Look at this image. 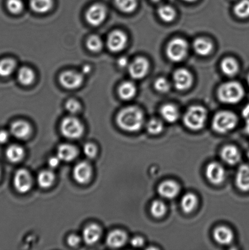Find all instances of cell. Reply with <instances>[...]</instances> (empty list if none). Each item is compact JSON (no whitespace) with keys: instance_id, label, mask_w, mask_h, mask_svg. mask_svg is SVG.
<instances>
[{"instance_id":"obj_1","label":"cell","mask_w":249,"mask_h":250,"mask_svg":"<svg viewBox=\"0 0 249 250\" xmlns=\"http://www.w3.org/2000/svg\"><path fill=\"white\" fill-rule=\"evenodd\" d=\"M117 122L121 129L127 132H137L142 128L144 123V115L139 107H130L118 113Z\"/></svg>"},{"instance_id":"obj_2","label":"cell","mask_w":249,"mask_h":250,"mask_svg":"<svg viewBox=\"0 0 249 250\" xmlns=\"http://www.w3.org/2000/svg\"><path fill=\"white\" fill-rule=\"evenodd\" d=\"M217 95L222 103L236 104L243 99L244 90L243 86L237 82H229L219 88Z\"/></svg>"},{"instance_id":"obj_3","label":"cell","mask_w":249,"mask_h":250,"mask_svg":"<svg viewBox=\"0 0 249 250\" xmlns=\"http://www.w3.org/2000/svg\"><path fill=\"white\" fill-rule=\"evenodd\" d=\"M207 118L205 108L194 106L188 109L183 117V123L188 129L193 131L200 130L204 126Z\"/></svg>"},{"instance_id":"obj_4","label":"cell","mask_w":249,"mask_h":250,"mask_svg":"<svg viewBox=\"0 0 249 250\" xmlns=\"http://www.w3.org/2000/svg\"><path fill=\"white\" fill-rule=\"evenodd\" d=\"M238 122V117L233 112H219L213 119L212 128L217 133L225 134L235 128Z\"/></svg>"},{"instance_id":"obj_5","label":"cell","mask_w":249,"mask_h":250,"mask_svg":"<svg viewBox=\"0 0 249 250\" xmlns=\"http://www.w3.org/2000/svg\"><path fill=\"white\" fill-rule=\"evenodd\" d=\"M60 130L65 138L76 139L81 138L84 132L82 123L74 117H67L62 120Z\"/></svg>"},{"instance_id":"obj_6","label":"cell","mask_w":249,"mask_h":250,"mask_svg":"<svg viewBox=\"0 0 249 250\" xmlns=\"http://www.w3.org/2000/svg\"><path fill=\"white\" fill-rule=\"evenodd\" d=\"M188 50L187 42L180 38H174L166 47V54L173 62L182 61L187 56Z\"/></svg>"},{"instance_id":"obj_7","label":"cell","mask_w":249,"mask_h":250,"mask_svg":"<svg viewBox=\"0 0 249 250\" xmlns=\"http://www.w3.org/2000/svg\"><path fill=\"white\" fill-rule=\"evenodd\" d=\"M226 170L223 166L217 162H212L207 166L205 175L213 184L219 185L226 179Z\"/></svg>"},{"instance_id":"obj_8","label":"cell","mask_w":249,"mask_h":250,"mask_svg":"<svg viewBox=\"0 0 249 250\" xmlns=\"http://www.w3.org/2000/svg\"><path fill=\"white\" fill-rule=\"evenodd\" d=\"M107 17V10L105 6L100 4H95L89 8L86 13L87 21L92 26L101 25Z\"/></svg>"},{"instance_id":"obj_9","label":"cell","mask_w":249,"mask_h":250,"mask_svg":"<svg viewBox=\"0 0 249 250\" xmlns=\"http://www.w3.org/2000/svg\"><path fill=\"white\" fill-rule=\"evenodd\" d=\"M82 74L74 71H65L60 74L59 81L63 87L68 89H75L83 83Z\"/></svg>"},{"instance_id":"obj_10","label":"cell","mask_w":249,"mask_h":250,"mask_svg":"<svg viewBox=\"0 0 249 250\" xmlns=\"http://www.w3.org/2000/svg\"><path fill=\"white\" fill-rule=\"evenodd\" d=\"M16 189L21 194L28 192L32 187L33 180L30 173L25 169L18 170L14 179Z\"/></svg>"},{"instance_id":"obj_11","label":"cell","mask_w":249,"mask_h":250,"mask_svg":"<svg viewBox=\"0 0 249 250\" xmlns=\"http://www.w3.org/2000/svg\"><path fill=\"white\" fill-rule=\"evenodd\" d=\"M127 37L125 34L119 30L113 31L108 36L107 46L112 52L122 51L126 46Z\"/></svg>"},{"instance_id":"obj_12","label":"cell","mask_w":249,"mask_h":250,"mask_svg":"<svg viewBox=\"0 0 249 250\" xmlns=\"http://www.w3.org/2000/svg\"><path fill=\"white\" fill-rule=\"evenodd\" d=\"M149 68V62L146 59L143 57H138L129 65L130 75L134 79H142L146 75Z\"/></svg>"},{"instance_id":"obj_13","label":"cell","mask_w":249,"mask_h":250,"mask_svg":"<svg viewBox=\"0 0 249 250\" xmlns=\"http://www.w3.org/2000/svg\"><path fill=\"white\" fill-rule=\"evenodd\" d=\"M73 178L77 182L84 184L90 181L92 174V170L90 164L87 162H81L75 166L73 172Z\"/></svg>"},{"instance_id":"obj_14","label":"cell","mask_w":249,"mask_h":250,"mask_svg":"<svg viewBox=\"0 0 249 250\" xmlns=\"http://www.w3.org/2000/svg\"><path fill=\"white\" fill-rule=\"evenodd\" d=\"M180 186L173 180H166L160 184L157 191L160 196L165 199H173L180 192Z\"/></svg>"},{"instance_id":"obj_15","label":"cell","mask_w":249,"mask_h":250,"mask_svg":"<svg viewBox=\"0 0 249 250\" xmlns=\"http://www.w3.org/2000/svg\"><path fill=\"white\" fill-rule=\"evenodd\" d=\"M174 82L175 87L179 90H185L189 89L193 84V76L187 70H178L174 74Z\"/></svg>"},{"instance_id":"obj_16","label":"cell","mask_w":249,"mask_h":250,"mask_svg":"<svg viewBox=\"0 0 249 250\" xmlns=\"http://www.w3.org/2000/svg\"><path fill=\"white\" fill-rule=\"evenodd\" d=\"M221 157L224 162L230 165H236L241 161V155L238 149L233 145L225 146L221 151Z\"/></svg>"},{"instance_id":"obj_17","label":"cell","mask_w":249,"mask_h":250,"mask_svg":"<svg viewBox=\"0 0 249 250\" xmlns=\"http://www.w3.org/2000/svg\"><path fill=\"white\" fill-rule=\"evenodd\" d=\"M213 237L215 241L219 244L228 245L233 242L234 234L229 228L226 226H219L214 230Z\"/></svg>"},{"instance_id":"obj_18","label":"cell","mask_w":249,"mask_h":250,"mask_svg":"<svg viewBox=\"0 0 249 250\" xmlns=\"http://www.w3.org/2000/svg\"><path fill=\"white\" fill-rule=\"evenodd\" d=\"M235 183L240 191L249 192V165L243 164L237 170Z\"/></svg>"},{"instance_id":"obj_19","label":"cell","mask_w":249,"mask_h":250,"mask_svg":"<svg viewBox=\"0 0 249 250\" xmlns=\"http://www.w3.org/2000/svg\"><path fill=\"white\" fill-rule=\"evenodd\" d=\"M12 134L18 139H27L30 136L31 128L28 123L19 120L13 123L11 126Z\"/></svg>"},{"instance_id":"obj_20","label":"cell","mask_w":249,"mask_h":250,"mask_svg":"<svg viewBox=\"0 0 249 250\" xmlns=\"http://www.w3.org/2000/svg\"><path fill=\"white\" fill-rule=\"evenodd\" d=\"M127 240V234L122 230H114L108 234L107 237V244L113 249L124 246Z\"/></svg>"},{"instance_id":"obj_21","label":"cell","mask_w":249,"mask_h":250,"mask_svg":"<svg viewBox=\"0 0 249 250\" xmlns=\"http://www.w3.org/2000/svg\"><path fill=\"white\" fill-rule=\"evenodd\" d=\"M101 230L97 225L91 224L85 228L83 231L82 237L86 244L93 245L100 239Z\"/></svg>"},{"instance_id":"obj_22","label":"cell","mask_w":249,"mask_h":250,"mask_svg":"<svg viewBox=\"0 0 249 250\" xmlns=\"http://www.w3.org/2000/svg\"><path fill=\"white\" fill-rule=\"evenodd\" d=\"M77 150L75 146L70 144H62L57 149V156L60 160L65 162H70L76 158Z\"/></svg>"},{"instance_id":"obj_23","label":"cell","mask_w":249,"mask_h":250,"mask_svg":"<svg viewBox=\"0 0 249 250\" xmlns=\"http://www.w3.org/2000/svg\"><path fill=\"white\" fill-rule=\"evenodd\" d=\"M198 204V198L195 194L187 193L183 196L181 199V208L186 214L192 213L196 208Z\"/></svg>"},{"instance_id":"obj_24","label":"cell","mask_w":249,"mask_h":250,"mask_svg":"<svg viewBox=\"0 0 249 250\" xmlns=\"http://www.w3.org/2000/svg\"><path fill=\"white\" fill-rule=\"evenodd\" d=\"M160 114L164 120L169 123H175L179 117V111L175 105L167 104L163 106Z\"/></svg>"},{"instance_id":"obj_25","label":"cell","mask_w":249,"mask_h":250,"mask_svg":"<svg viewBox=\"0 0 249 250\" xmlns=\"http://www.w3.org/2000/svg\"><path fill=\"white\" fill-rule=\"evenodd\" d=\"M193 48L196 53L200 56H207L212 52L213 46L210 41L199 38L195 41Z\"/></svg>"},{"instance_id":"obj_26","label":"cell","mask_w":249,"mask_h":250,"mask_svg":"<svg viewBox=\"0 0 249 250\" xmlns=\"http://www.w3.org/2000/svg\"><path fill=\"white\" fill-rule=\"evenodd\" d=\"M136 86L132 82H124L121 85L118 89L119 95L122 99L129 100L132 99L136 95Z\"/></svg>"},{"instance_id":"obj_27","label":"cell","mask_w":249,"mask_h":250,"mask_svg":"<svg viewBox=\"0 0 249 250\" xmlns=\"http://www.w3.org/2000/svg\"><path fill=\"white\" fill-rule=\"evenodd\" d=\"M53 6V0H31L30 1L31 8L37 13H47L52 9Z\"/></svg>"},{"instance_id":"obj_28","label":"cell","mask_w":249,"mask_h":250,"mask_svg":"<svg viewBox=\"0 0 249 250\" xmlns=\"http://www.w3.org/2000/svg\"><path fill=\"white\" fill-rule=\"evenodd\" d=\"M221 68L223 73L229 76L235 75L239 71L238 62L231 57H227L222 61Z\"/></svg>"},{"instance_id":"obj_29","label":"cell","mask_w":249,"mask_h":250,"mask_svg":"<svg viewBox=\"0 0 249 250\" xmlns=\"http://www.w3.org/2000/svg\"><path fill=\"white\" fill-rule=\"evenodd\" d=\"M6 155L7 158L10 162L16 163L23 160L25 152L21 146L13 145L7 149Z\"/></svg>"},{"instance_id":"obj_30","label":"cell","mask_w":249,"mask_h":250,"mask_svg":"<svg viewBox=\"0 0 249 250\" xmlns=\"http://www.w3.org/2000/svg\"><path fill=\"white\" fill-rule=\"evenodd\" d=\"M18 76L19 82L24 86L31 85L35 79V72L27 67L19 70Z\"/></svg>"},{"instance_id":"obj_31","label":"cell","mask_w":249,"mask_h":250,"mask_svg":"<svg viewBox=\"0 0 249 250\" xmlns=\"http://www.w3.org/2000/svg\"><path fill=\"white\" fill-rule=\"evenodd\" d=\"M54 179V175L52 171L44 170L38 175V184L42 188L47 189L52 186Z\"/></svg>"},{"instance_id":"obj_32","label":"cell","mask_w":249,"mask_h":250,"mask_svg":"<svg viewBox=\"0 0 249 250\" xmlns=\"http://www.w3.org/2000/svg\"><path fill=\"white\" fill-rule=\"evenodd\" d=\"M16 68V63L12 59H4L0 61V76L11 75Z\"/></svg>"},{"instance_id":"obj_33","label":"cell","mask_w":249,"mask_h":250,"mask_svg":"<svg viewBox=\"0 0 249 250\" xmlns=\"http://www.w3.org/2000/svg\"><path fill=\"white\" fill-rule=\"evenodd\" d=\"M116 5L125 13H131L137 7V0H115Z\"/></svg>"},{"instance_id":"obj_34","label":"cell","mask_w":249,"mask_h":250,"mask_svg":"<svg viewBox=\"0 0 249 250\" xmlns=\"http://www.w3.org/2000/svg\"><path fill=\"white\" fill-rule=\"evenodd\" d=\"M150 211L154 217L157 218L163 217L166 213V206L161 200H155L151 204Z\"/></svg>"},{"instance_id":"obj_35","label":"cell","mask_w":249,"mask_h":250,"mask_svg":"<svg viewBox=\"0 0 249 250\" xmlns=\"http://www.w3.org/2000/svg\"><path fill=\"white\" fill-rule=\"evenodd\" d=\"M234 13L239 18H246L249 17V0H241L236 4Z\"/></svg>"},{"instance_id":"obj_36","label":"cell","mask_w":249,"mask_h":250,"mask_svg":"<svg viewBox=\"0 0 249 250\" xmlns=\"http://www.w3.org/2000/svg\"><path fill=\"white\" fill-rule=\"evenodd\" d=\"M158 14L162 20L168 23L175 20L176 18L175 9L169 6H163L159 8Z\"/></svg>"},{"instance_id":"obj_37","label":"cell","mask_w":249,"mask_h":250,"mask_svg":"<svg viewBox=\"0 0 249 250\" xmlns=\"http://www.w3.org/2000/svg\"><path fill=\"white\" fill-rule=\"evenodd\" d=\"M164 128L163 123L160 120L153 119L149 120L147 124V130L152 135H157L163 131Z\"/></svg>"},{"instance_id":"obj_38","label":"cell","mask_w":249,"mask_h":250,"mask_svg":"<svg viewBox=\"0 0 249 250\" xmlns=\"http://www.w3.org/2000/svg\"><path fill=\"white\" fill-rule=\"evenodd\" d=\"M87 47L89 50L93 52H98L103 49V41L98 36H91L88 38Z\"/></svg>"},{"instance_id":"obj_39","label":"cell","mask_w":249,"mask_h":250,"mask_svg":"<svg viewBox=\"0 0 249 250\" xmlns=\"http://www.w3.org/2000/svg\"><path fill=\"white\" fill-rule=\"evenodd\" d=\"M7 8L10 13L14 14H20L23 9V3L21 0H8Z\"/></svg>"},{"instance_id":"obj_40","label":"cell","mask_w":249,"mask_h":250,"mask_svg":"<svg viewBox=\"0 0 249 250\" xmlns=\"http://www.w3.org/2000/svg\"><path fill=\"white\" fill-rule=\"evenodd\" d=\"M154 87L159 92L166 93L170 89V85L167 79L164 78H159L154 83Z\"/></svg>"},{"instance_id":"obj_41","label":"cell","mask_w":249,"mask_h":250,"mask_svg":"<svg viewBox=\"0 0 249 250\" xmlns=\"http://www.w3.org/2000/svg\"><path fill=\"white\" fill-rule=\"evenodd\" d=\"M66 109L71 114H76L80 111L81 109V106L77 100L74 99H70L66 103L65 105Z\"/></svg>"},{"instance_id":"obj_42","label":"cell","mask_w":249,"mask_h":250,"mask_svg":"<svg viewBox=\"0 0 249 250\" xmlns=\"http://www.w3.org/2000/svg\"><path fill=\"white\" fill-rule=\"evenodd\" d=\"M84 153L89 159H93L97 155V148L93 143H86L84 146Z\"/></svg>"},{"instance_id":"obj_43","label":"cell","mask_w":249,"mask_h":250,"mask_svg":"<svg viewBox=\"0 0 249 250\" xmlns=\"http://www.w3.org/2000/svg\"><path fill=\"white\" fill-rule=\"evenodd\" d=\"M81 242V239L76 234L70 235L67 239L68 244L71 247H76Z\"/></svg>"},{"instance_id":"obj_44","label":"cell","mask_w":249,"mask_h":250,"mask_svg":"<svg viewBox=\"0 0 249 250\" xmlns=\"http://www.w3.org/2000/svg\"><path fill=\"white\" fill-rule=\"evenodd\" d=\"M130 244L132 247L135 248H139L143 246L144 244V240L143 238L140 236H137L133 238L130 240Z\"/></svg>"},{"instance_id":"obj_45","label":"cell","mask_w":249,"mask_h":250,"mask_svg":"<svg viewBox=\"0 0 249 250\" xmlns=\"http://www.w3.org/2000/svg\"><path fill=\"white\" fill-rule=\"evenodd\" d=\"M60 161L61 160H60L57 156L56 157H52L50 159L48 164H49L50 167L52 168V169H55V168H57L58 166L59 165Z\"/></svg>"},{"instance_id":"obj_46","label":"cell","mask_w":249,"mask_h":250,"mask_svg":"<svg viewBox=\"0 0 249 250\" xmlns=\"http://www.w3.org/2000/svg\"><path fill=\"white\" fill-rule=\"evenodd\" d=\"M9 135L6 131H0V143H5L8 141Z\"/></svg>"},{"instance_id":"obj_47","label":"cell","mask_w":249,"mask_h":250,"mask_svg":"<svg viewBox=\"0 0 249 250\" xmlns=\"http://www.w3.org/2000/svg\"><path fill=\"white\" fill-rule=\"evenodd\" d=\"M118 64L120 67H122V68H125L127 66H129V61H128V59L125 57H120L118 61Z\"/></svg>"},{"instance_id":"obj_48","label":"cell","mask_w":249,"mask_h":250,"mask_svg":"<svg viewBox=\"0 0 249 250\" xmlns=\"http://www.w3.org/2000/svg\"><path fill=\"white\" fill-rule=\"evenodd\" d=\"M242 115L244 119L246 120V123H249V103L244 107L243 111H242Z\"/></svg>"},{"instance_id":"obj_49","label":"cell","mask_w":249,"mask_h":250,"mask_svg":"<svg viewBox=\"0 0 249 250\" xmlns=\"http://www.w3.org/2000/svg\"><path fill=\"white\" fill-rule=\"evenodd\" d=\"M91 71L90 67L87 65V66H84L83 69H82V71H83L84 73L88 74Z\"/></svg>"},{"instance_id":"obj_50","label":"cell","mask_w":249,"mask_h":250,"mask_svg":"<svg viewBox=\"0 0 249 250\" xmlns=\"http://www.w3.org/2000/svg\"><path fill=\"white\" fill-rule=\"evenodd\" d=\"M183 1H187V2H194L196 1V0H183Z\"/></svg>"},{"instance_id":"obj_51","label":"cell","mask_w":249,"mask_h":250,"mask_svg":"<svg viewBox=\"0 0 249 250\" xmlns=\"http://www.w3.org/2000/svg\"><path fill=\"white\" fill-rule=\"evenodd\" d=\"M152 1L154 2H159L160 1H161V0H152Z\"/></svg>"},{"instance_id":"obj_52","label":"cell","mask_w":249,"mask_h":250,"mask_svg":"<svg viewBox=\"0 0 249 250\" xmlns=\"http://www.w3.org/2000/svg\"><path fill=\"white\" fill-rule=\"evenodd\" d=\"M248 84H249V75H248Z\"/></svg>"},{"instance_id":"obj_53","label":"cell","mask_w":249,"mask_h":250,"mask_svg":"<svg viewBox=\"0 0 249 250\" xmlns=\"http://www.w3.org/2000/svg\"><path fill=\"white\" fill-rule=\"evenodd\" d=\"M248 157L249 160V151H248Z\"/></svg>"},{"instance_id":"obj_54","label":"cell","mask_w":249,"mask_h":250,"mask_svg":"<svg viewBox=\"0 0 249 250\" xmlns=\"http://www.w3.org/2000/svg\"><path fill=\"white\" fill-rule=\"evenodd\" d=\"M0 175H1V172H0Z\"/></svg>"}]
</instances>
